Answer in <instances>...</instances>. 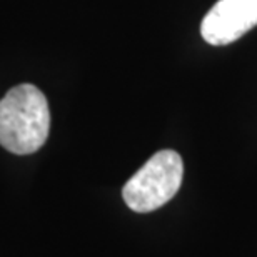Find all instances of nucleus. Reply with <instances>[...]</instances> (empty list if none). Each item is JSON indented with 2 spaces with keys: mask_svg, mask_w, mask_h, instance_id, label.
I'll list each match as a JSON object with an SVG mask.
<instances>
[{
  "mask_svg": "<svg viewBox=\"0 0 257 257\" xmlns=\"http://www.w3.org/2000/svg\"><path fill=\"white\" fill-rule=\"evenodd\" d=\"M50 131L45 95L32 84L10 89L0 100V146L17 156L37 152Z\"/></svg>",
  "mask_w": 257,
  "mask_h": 257,
  "instance_id": "f257e3e1",
  "label": "nucleus"
},
{
  "mask_svg": "<svg viewBox=\"0 0 257 257\" xmlns=\"http://www.w3.org/2000/svg\"><path fill=\"white\" fill-rule=\"evenodd\" d=\"M182 176V157L169 149L159 151L128 179L122 189V197L134 212H152L177 194Z\"/></svg>",
  "mask_w": 257,
  "mask_h": 257,
  "instance_id": "f03ea898",
  "label": "nucleus"
},
{
  "mask_svg": "<svg viewBox=\"0 0 257 257\" xmlns=\"http://www.w3.org/2000/svg\"><path fill=\"white\" fill-rule=\"evenodd\" d=\"M257 25V0H219L200 24V35L210 45H227Z\"/></svg>",
  "mask_w": 257,
  "mask_h": 257,
  "instance_id": "7ed1b4c3",
  "label": "nucleus"
}]
</instances>
